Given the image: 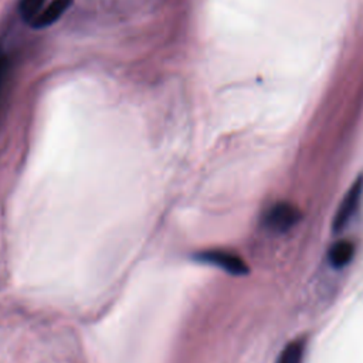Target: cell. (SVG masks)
<instances>
[{
	"instance_id": "1",
	"label": "cell",
	"mask_w": 363,
	"mask_h": 363,
	"mask_svg": "<svg viewBox=\"0 0 363 363\" xmlns=\"http://www.w3.org/2000/svg\"><path fill=\"white\" fill-rule=\"evenodd\" d=\"M200 262L217 267L231 275H245L248 274V267L242 258L237 254L225 250H206L196 254Z\"/></svg>"
},
{
	"instance_id": "2",
	"label": "cell",
	"mask_w": 363,
	"mask_h": 363,
	"mask_svg": "<svg viewBox=\"0 0 363 363\" xmlns=\"http://www.w3.org/2000/svg\"><path fill=\"white\" fill-rule=\"evenodd\" d=\"M301 218L299 210L286 201L274 204L264 216V224L275 233H285L292 228Z\"/></svg>"
},
{
	"instance_id": "3",
	"label": "cell",
	"mask_w": 363,
	"mask_h": 363,
	"mask_svg": "<svg viewBox=\"0 0 363 363\" xmlns=\"http://www.w3.org/2000/svg\"><path fill=\"white\" fill-rule=\"evenodd\" d=\"M362 194H363V176H359L354 180V183L350 186L346 196L343 197V200L333 217L332 228L335 233L342 231L347 225L350 218L354 216V213L359 208Z\"/></svg>"
},
{
	"instance_id": "4",
	"label": "cell",
	"mask_w": 363,
	"mask_h": 363,
	"mask_svg": "<svg viewBox=\"0 0 363 363\" xmlns=\"http://www.w3.org/2000/svg\"><path fill=\"white\" fill-rule=\"evenodd\" d=\"M72 1L74 0H52L40 11V14L31 21L30 26L34 28H45L54 24L64 16V13L69 9Z\"/></svg>"
},
{
	"instance_id": "5",
	"label": "cell",
	"mask_w": 363,
	"mask_h": 363,
	"mask_svg": "<svg viewBox=\"0 0 363 363\" xmlns=\"http://www.w3.org/2000/svg\"><path fill=\"white\" fill-rule=\"evenodd\" d=\"M353 254H354V247L350 241H337L335 242L329 251H328V259H329V264L333 267V268H343L346 267L352 258H353Z\"/></svg>"
},
{
	"instance_id": "6",
	"label": "cell",
	"mask_w": 363,
	"mask_h": 363,
	"mask_svg": "<svg viewBox=\"0 0 363 363\" xmlns=\"http://www.w3.org/2000/svg\"><path fill=\"white\" fill-rule=\"evenodd\" d=\"M305 345L302 340H294L288 343L278 356L277 363H302Z\"/></svg>"
},
{
	"instance_id": "7",
	"label": "cell",
	"mask_w": 363,
	"mask_h": 363,
	"mask_svg": "<svg viewBox=\"0 0 363 363\" xmlns=\"http://www.w3.org/2000/svg\"><path fill=\"white\" fill-rule=\"evenodd\" d=\"M45 0H20L18 13L21 18L31 24V21L40 14V11L45 7Z\"/></svg>"
},
{
	"instance_id": "8",
	"label": "cell",
	"mask_w": 363,
	"mask_h": 363,
	"mask_svg": "<svg viewBox=\"0 0 363 363\" xmlns=\"http://www.w3.org/2000/svg\"><path fill=\"white\" fill-rule=\"evenodd\" d=\"M7 69H9V60H7V55L3 52V50L0 48V89L3 86Z\"/></svg>"
}]
</instances>
